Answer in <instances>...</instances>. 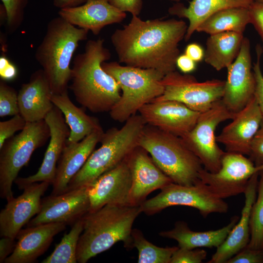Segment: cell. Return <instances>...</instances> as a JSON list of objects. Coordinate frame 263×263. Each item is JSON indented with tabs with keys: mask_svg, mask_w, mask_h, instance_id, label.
Masks as SVG:
<instances>
[{
	"mask_svg": "<svg viewBox=\"0 0 263 263\" xmlns=\"http://www.w3.org/2000/svg\"><path fill=\"white\" fill-rule=\"evenodd\" d=\"M188 27L182 20H143L132 16L128 24L115 30L111 40L119 63L155 69L165 75L176 71L179 44Z\"/></svg>",
	"mask_w": 263,
	"mask_h": 263,
	"instance_id": "cell-1",
	"label": "cell"
},
{
	"mask_svg": "<svg viewBox=\"0 0 263 263\" xmlns=\"http://www.w3.org/2000/svg\"><path fill=\"white\" fill-rule=\"evenodd\" d=\"M111 56L104 39L98 38L87 41L73 61L69 88L76 101L93 113L109 112L121 96L119 84L102 66Z\"/></svg>",
	"mask_w": 263,
	"mask_h": 263,
	"instance_id": "cell-2",
	"label": "cell"
},
{
	"mask_svg": "<svg viewBox=\"0 0 263 263\" xmlns=\"http://www.w3.org/2000/svg\"><path fill=\"white\" fill-rule=\"evenodd\" d=\"M141 212L140 206L106 205L85 214L81 218L83 229L77 246V263H86L118 242L132 249V226Z\"/></svg>",
	"mask_w": 263,
	"mask_h": 263,
	"instance_id": "cell-3",
	"label": "cell"
},
{
	"mask_svg": "<svg viewBox=\"0 0 263 263\" xmlns=\"http://www.w3.org/2000/svg\"><path fill=\"white\" fill-rule=\"evenodd\" d=\"M88 32L60 16L48 22L45 34L36 49L35 58L41 66L53 94L68 91L72 58L79 43L87 39Z\"/></svg>",
	"mask_w": 263,
	"mask_h": 263,
	"instance_id": "cell-4",
	"label": "cell"
},
{
	"mask_svg": "<svg viewBox=\"0 0 263 263\" xmlns=\"http://www.w3.org/2000/svg\"><path fill=\"white\" fill-rule=\"evenodd\" d=\"M138 146L173 183L192 186L200 179L202 162L180 137L146 124Z\"/></svg>",
	"mask_w": 263,
	"mask_h": 263,
	"instance_id": "cell-5",
	"label": "cell"
},
{
	"mask_svg": "<svg viewBox=\"0 0 263 263\" xmlns=\"http://www.w3.org/2000/svg\"><path fill=\"white\" fill-rule=\"evenodd\" d=\"M125 122L120 129L112 128L104 132L100 142L101 146L93 151L71 179L67 191L87 186L117 165L138 146L146 122L140 114H136Z\"/></svg>",
	"mask_w": 263,
	"mask_h": 263,
	"instance_id": "cell-6",
	"label": "cell"
},
{
	"mask_svg": "<svg viewBox=\"0 0 263 263\" xmlns=\"http://www.w3.org/2000/svg\"><path fill=\"white\" fill-rule=\"evenodd\" d=\"M102 66L117 81L121 91L119 100L109 112L115 121L125 122L164 93L162 80L165 75L156 70L122 65L115 61L104 62Z\"/></svg>",
	"mask_w": 263,
	"mask_h": 263,
	"instance_id": "cell-7",
	"label": "cell"
},
{
	"mask_svg": "<svg viewBox=\"0 0 263 263\" xmlns=\"http://www.w3.org/2000/svg\"><path fill=\"white\" fill-rule=\"evenodd\" d=\"M50 137L45 119L27 122L24 128L6 140L0 149V196L7 202L14 198L13 183L21 168L26 166L34 151Z\"/></svg>",
	"mask_w": 263,
	"mask_h": 263,
	"instance_id": "cell-8",
	"label": "cell"
},
{
	"mask_svg": "<svg viewBox=\"0 0 263 263\" xmlns=\"http://www.w3.org/2000/svg\"><path fill=\"white\" fill-rule=\"evenodd\" d=\"M160 190L139 206L142 212L151 215L169 207L183 206L197 209L206 218L212 213H226L228 209L224 199L212 193L200 179L192 186L171 183Z\"/></svg>",
	"mask_w": 263,
	"mask_h": 263,
	"instance_id": "cell-9",
	"label": "cell"
},
{
	"mask_svg": "<svg viewBox=\"0 0 263 263\" xmlns=\"http://www.w3.org/2000/svg\"><path fill=\"white\" fill-rule=\"evenodd\" d=\"M235 114L219 100L209 109L201 113L194 127L181 137L200 159L204 169L210 172L220 169L225 152L217 144L216 129L221 122L232 119Z\"/></svg>",
	"mask_w": 263,
	"mask_h": 263,
	"instance_id": "cell-10",
	"label": "cell"
},
{
	"mask_svg": "<svg viewBox=\"0 0 263 263\" xmlns=\"http://www.w3.org/2000/svg\"><path fill=\"white\" fill-rule=\"evenodd\" d=\"M162 82L163 94L151 102L174 100L199 113L208 110L222 99L225 85V81L217 79L199 82L193 75L176 71L165 75Z\"/></svg>",
	"mask_w": 263,
	"mask_h": 263,
	"instance_id": "cell-11",
	"label": "cell"
},
{
	"mask_svg": "<svg viewBox=\"0 0 263 263\" xmlns=\"http://www.w3.org/2000/svg\"><path fill=\"white\" fill-rule=\"evenodd\" d=\"M262 169L263 164L256 166L244 155L226 151L217 172H210L204 168L199 177L212 193L224 199L244 193L251 177Z\"/></svg>",
	"mask_w": 263,
	"mask_h": 263,
	"instance_id": "cell-12",
	"label": "cell"
},
{
	"mask_svg": "<svg viewBox=\"0 0 263 263\" xmlns=\"http://www.w3.org/2000/svg\"><path fill=\"white\" fill-rule=\"evenodd\" d=\"M250 43L244 37L236 58L226 69L224 93L221 99L233 113L242 110L254 96L256 79L251 64Z\"/></svg>",
	"mask_w": 263,
	"mask_h": 263,
	"instance_id": "cell-13",
	"label": "cell"
},
{
	"mask_svg": "<svg viewBox=\"0 0 263 263\" xmlns=\"http://www.w3.org/2000/svg\"><path fill=\"white\" fill-rule=\"evenodd\" d=\"M127 157L87 186L90 203L89 211L106 205L130 206L132 178Z\"/></svg>",
	"mask_w": 263,
	"mask_h": 263,
	"instance_id": "cell-14",
	"label": "cell"
},
{
	"mask_svg": "<svg viewBox=\"0 0 263 263\" xmlns=\"http://www.w3.org/2000/svg\"><path fill=\"white\" fill-rule=\"evenodd\" d=\"M90 210L87 186L51 194L41 200L40 211L28 222L27 227L56 222L73 225Z\"/></svg>",
	"mask_w": 263,
	"mask_h": 263,
	"instance_id": "cell-15",
	"label": "cell"
},
{
	"mask_svg": "<svg viewBox=\"0 0 263 263\" xmlns=\"http://www.w3.org/2000/svg\"><path fill=\"white\" fill-rule=\"evenodd\" d=\"M50 130L49 143L42 164L38 171L26 177H17L15 183L20 189L36 182H46L53 185L55 182L56 164L67 145L70 130L63 113L54 106L45 117Z\"/></svg>",
	"mask_w": 263,
	"mask_h": 263,
	"instance_id": "cell-16",
	"label": "cell"
},
{
	"mask_svg": "<svg viewBox=\"0 0 263 263\" xmlns=\"http://www.w3.org/2000/svg\"><path fill=\"white\" fill-rule=\"evenodd\" d=\"M50 183H34L23 188V193L17 198L7 201L0 213V235L14 239L31 218L40 211L41 197Z\"/></svg>",
	"mask_w": 263,
	"mask_h": 263,
	"instance_id": "cell-17",
	"label": "cell"
},
{
	"mask_svg": "<svg viewBox=\"0 0 263 263\" xmlns=\"http://www.w3.org/2000/svg\"><path fill=\"white\" fill-rule=\"evenodd\" d=\"M138 112L146 124L180 137L194 127L201 113L174 100L151 102Z\"/></svg>",
	"mask_w": 263,
	"mask_h": 263,
	"instance_id": "cell-18",
	"label": "cell"
},
{
	"mask_svg": "<svg viewBox=\"0 0 263 263\" xmlns=\"http://www.w3.org/2000/svg\"><path fill=\"white\" fill-rule=\"evenodd\" d=\"M149 155L145 150L138 146L127 158L132 178L130 206H139L150 193L173 183Z\"/></svg>",
	"mask_w": 263,
	"mask_h": 263,
	"instance_id": "cell-19",
	"label": "cell"
},
{
	"mask_svg": "<svg viewBox=\"0 0 263 263\" xmlns=\"http://www.w3.org/2000/svg\"><path fill=\"white\" fill-rule=\"evenodd\" d=\"M263 118L255 96L247 104L236 113L232 121L216 136L226 151L249 155L253 139Z\"/></svg>",
	"mask_w": 263,
	"mask_h": 263,
	"instance_id": "cell-20",
	"label": "cell"
},
{
	"mask_svg": "<svg viewBox=\"0 0 263 263\" xmlns=\"http://www.w3.org/2000/svg\"><path fill=\"white\" fill-rule=\"evenodd\" d=\"M58 16L71 24L97 35L104 27L122 22L126 14L108 0H88L79 6L60 9Z\"/></svg>",
	"mask_w": 263,
	"mask_h": 263,
	"instance_id": "cell-21",
	"label": "cell"
},
{
	"mask_svg": "<svg viewBox=\"0 0 263 263\" xmlns=\"http://www.w3.org/2000/svg\"><path fill=\"white\" fill-rule=\"evenodd\" d=\"M65 223H50L29 226L18 234L13 251L5 263H31L43 254L55 236L66 228Z\"/></svg>",
	"mask_w": 263,
	"mask_h": 263,
	"instance_id": "cell-22",
	"label": "cell"
},
{
	"mask_svg": "<svg viewBox=\"0 0 263 263\" xmlns=\"http://www.w3.org/2000/svg\"><path fill=\"white\" fill-rule=\"evenodd\" d=\"M97 129L78 142L67 144L58 161L51 195L67 191L71 179L84 165L104 133Z\"/></svg>",
	"mask_w": 263,
	"mask_h": 263,
	"instance_id": "cell-23",
	"label": "cell"
},
{
	"mask_svg": "<svg viewBox=\"0 0 263 263\" xmlns=\"http://www.w3.org/2000/svg\"><path fill=\"white\" fill-rule=\"evenodd\" d=\"M259 176L258 172L249 179L244 193L245 201L241 216L207 263H226L248 245L250 238V212L256 198Z\"/></svg>",
	"mask_w": 263,
	"mask_h": 263,
	"instance_id": "cell-24",
	"label": "cell"
},
{
	"mask_svg": "<svg viewBox=\"0 0 263 263\" xmlns=\"http://www.w3.org/2000/svg\"><path fill=\"white\" fill-rule=\"evenodd\" d=\"M53 94L43 70L35 71L18 92L19 114L27 122L44 119L55 106L51 100Z\"/></svg>",
	"mask_w": 263,
	"mask_h": 263,
	"instance_id": "cell-25",
	"label": "cell"
},
{
	"mask_svg": "<svg viewBox=\"0 0 263 263\" xmlns=\"http://www.w3.org/2000/svg\"><path fill=\"white\" fill-rule=\"evenodd\" d=\"M239 219L238 216H234L227 225L220 229L198 232L191 230L186 222L178 221L172 229L162 231L159 234L163 237L175 240L180 248H217L225 241Z\"/></svg>",
	"mask_w": 263,
	"mask_h": 263,
	"instance_id": "cell-26",
	"label": "cell"
},
{
	"mask_svg": "<svg viewBox=\"0 0 263 263\" xmlns=\"http://www.w3.org/2000/svg\"><path fill=\"white\" fill-rule=\"evenodd\" d=\"M254 0H192L188 7L177 3L170 7V14L189 21L185 40H189L198 26L207 18L221 10L232 7L249 8Z\"/></svg>",
	"mask_w": 263,
	"mask_h": 263,
	"instance_id": "cell-27",
	"label": "cell"
},
{
	"mask_svg": "<svg viewBox=\"0 0 263 263\" xmlns=\"http://www.w3.org/2000/svg\"><path fill=\"white\" fill-rule=\"evenodd\" d=\"M51 100L63 113L70 130L67 144L78 142L92 133L102 128L97 118L87 114L71 100L68 91L61 94H53Z\"/></svg>",
	"mask_w": 263,
	"mask_h": 263,
	"instance_id": "cell-28",
	"label": "cell"
},
{
	"mask_svg": "<svg viewBox=\"0 0 263 263\" xmlns=\"http://www.w3.org/2000/svg\"><path fill=\"white\" fill-rule=\"evenodd\" d=\"M243 34L225 32L210 35L206 41L204 59L217 71L227 68L238 56Z\"/></svg>",
	"mask_w": 263,
	"mask_h": 263,
	"instance_id": "cell-29",
	"label": "cell"
},
{
	"mask_svg": "<svg viewBox=\"0 0 263 263\" xmlns=\"http://www.w3.org/2000/svg\"><path fill=\"white\" fill-rule=\"evenodd\" d=\"M251 23L249 8L237 7L218 11L205 19L196 32L212 35L225 32L243 34Z\"/></svg>",
	"mask_w": 263,
	"mask_h": 263,
	"instance_id": "cell-30",
	"label": "cell"
},
{
	"mask_svg": "<svg viewBox=\"0 0 263 263\" xmlns=\"http://www.w3.org/2000/svg\"><path fill=\"white\" fill-rule=\"evenodd\" d=\"M83 229L81 218L72 225L69 233L64 235L54 251L44 259L42 263H76V249L79 237Z\"/></svg>",
	"mask_w": 263,
	"mask_h": 263,
	"instance_id": "cell-31",
	"label": "cell"
},
{
	"mask_svg": "<svg viewBox=\"0 0 263 263\" xmlns=\"http://www.w3.org/2000/svg\"><path fill=\"white\" fill-rule=\"evenodd\" d=\"M133 247L138 252V263H170L171 257L178 246L161 247L148 241L142 232L132 229Z\"/></svg>",
	"mask_w": 263,
	"mask_h": 263,
	"instance_id": "cell-32",
	"label": "cell"
},
{
	"mask_svg": "<svg viewBox=\"0 0 263 263\" xmlns=\"http://www.w3.org/2000/svg\"><path fill=\"white\" fill-rule=\"evenodd\" d=\"M258 196L251 210L249 226L250 238L247 247L263 249V169L259 171Z\"/></svg>",
	"mask_w": 263,
	"mask_h": 263,
	"instance_id": "cell-33",
	"label": "cell"
},
{
	"mask_svg": "<svg viewBox=\"0 0 263 263\" xmlns=\"http://www.w3.org/2000/svg\"><path fill=\"white\" fill-rule=\"evenodd\" d=\"M8 30L14 32L21 25L28 0H0Z\"/></svg>",
	"mask_w": 263,
	"mask_h": 263,
	"instance_id": "cell-34",
	"label": "cell"
},
{
	"mask_svg": "<svg viewBox=\"0 0 263 263\" xmlns=\"http://www.w3.org/2000/svg\"><path fill=\"white\" fill-rule=\"evenodd\" d=\"M19 114L18 93L5 81H0V117Z\"/></svg>",
	"mask_w": 263,
	"mask_h": 263,
	"instance_id": "cell-35",
	"label": "cell"
},
{
	"mask_svg": "<svg viewBox=\"0 0 263 263\" xmlns=\"http://www.w3.org/2000/svg\"><path fill=\"white\" fill-rule=\"evenodd\" d=\"M27 122L20 114L13 116L11 119L0 122V149L5 141L14 136L18 131H22Z\"/></svg>",
	"mask_w": 263,
	"mask_h": 263,
	"instance_id": "cell-36",
	"label": "cell"
},
{
	"mask_svg": "<svg viewBox=\"0 0 263 263\" xmlns=\"http://www.w3.org/2000/svg\"><path fill=\"white\" fill-rule=\"evenodd\" d=\"M206 251L199 248L178 247L173 253L170 263H201L205 260Z\"/></svg>",
	"mask_w": 263,
	"mask_h": 263,
	"instance_id": "cell-37",
	"label": "cell"
},
{
	"mask_svg": "<svg viewBox=\"0 0 263 263\" xmlns=\"http://www.w3.org/2000/svg\"><path fill=\"white\" fill-rule=\"evenodd\" d=\"M256 51V60L253 67V71L256 79V89L254 96L263 117V74L261 67V57L263 50L260 45H257Z\"/></svg>",
	"mask_w": 263,
	"mask_h": 263,
	"instance_id": "cell-38",
	"label": "cell"
},
{
	"mask_svg": "<svg viewBox=\"0 0 263 263\" xmlns=\"http://www.w3.org/2000/svg\"><path fill=\"white\" fill-rule=\"evenodd\" d=\"M226 263H263V249H251L246 246Z\"/></svg>",
	"mask_w": 263,
	"mask_h": 263,
	"instance_id": "cell-39",
	"label": "cell"
},
{
	"mask_svg": "<svg viewBox=\"0 0 263 263\" xmlns=\"http://www.w3.org/2000/svg\"><path fill=\"white\" fill-rule=\"evenodd\" d=\"M249 156L256 166L263 164V118L252 141Z\"/></svg>",
	"mask_w": 263,
	"mask_h": 263,
	"instance_id": "cell-40",
	"label": "cell"
},
{
	"mask_svg": "<svg viewBox=\"0 0 263 263\" xmlns=\"http://www.w3.org/2000/svg\"><path fill=\"white\" fill-rule=\"evenodd\" d=\"M251 23L260 35L263 43V3L253 1L249 7Z\"/></svg>",
	"mask_w": 263,
	"mask_h": 263,
	"instance_id": "cell-41",
	"label": "cell"
},
{
	"mask_svg": "<svg viewBox=\"0 0 263 263\" xmlns=\"http://www.w3.org/2000/svg\"><path fill=\"white\" fill-rule=\"evenodd\" d=\"M113 6L123 12H129L132 16L140 14L143 5L142 0H108Z\"/></svg>",
	"mask_w": 263,
	"mask_h": 263,
	"instance_id": "cell-42",
	"label": "cell"
},
{
	"mask_svg": "<svg viewBox=\"0 0 263 263\" xmlns=\"http://www.w3.org/2000/svg\"><path fill=\"white\" fill-rule=\"evenodd\" d=\"M17 69L12 63L4 56L0 57V76L4 81L12 80L17 75Z\"/></svg>",
	"mask_w": 263,
	"mask_h": 263,
	"instance_id": "cell-43",
	"label": "cell"
},
{
	"mask_svg": "<svg viewBox=\"0 0 263 263\" xmlns=\"http://www.w3.org/2000/svg\"><path fill=\"white\" fill-rule=\"evenodd\" d=\"M16 245L15 239L2 237L0 240V263H4L5 259L11 254Z\"/></svg>",
	"mask_w": 263,
	"mask_h": 263,
	"instance_id": "cell-44",
	"label": "cell"
},
{
	"mask_svg": "<svg viewBox=\"0 0 263 263\" xmlns=\"http://www.w3.org/2000/svg\"><path fill=\"white\" fill-rule=\"evenodd\" d=\"M196 62L186 54L179 55L176 60V67L184 74H188L196 69Z\"/></svg>",
	"mask_w": 263,
	"mask_h": 263,
	"instance_id": "cell-45",
	"label": "cell"
},
{
	"mask_svg": "<svg viewBox=\"0 0 263 263\" xmlns=\"http://www.w3.org/2000/svg\"><path fill=\"white\" fill-rule=\"evenodd\" d=\"M205 51L202 47L196 43L188 45L185 50V54L195 62H199L204 58Z\"/></svg>",
	"mask_w": 263,
	"mask_h": 263,
	"instance_id": "cell-46",
	"label": "cell"
},
{
	"mask_svg": "<svg viewBox=\"0 0 263 263\" xmlns=\"http://www.w3.org/2000/svg\"><path fill=\"white\" fill-rule=\"evenodd\" d=\"M88 0H53L54 5L60 9L79 6Z\"/></svg>",
	"mask_w": 263,
	"mask_h": 263,
	"instance_id": "cell-47",
	"label": "cell"
},
{
	"mask_svg": "<svg viewBox=\"0 0 263 263\" xmlns=\"http://www.w3.org/2000/svg\"><path fill=\"white\" fill-rule=\"evenodd\" d=\"M254 1L263 3V0H254Z\"/></svg>",
	"mask_w": 263,
	"mask_h": 263,
	"instance_id": "cell-48",
	"label": "cell"
},
{
	"mask_svg": "<svg viewBox=\"0 0 263 263\" xmlns=\"http://www.w3.org/2000/svg\"><path fill=\"white\" fill-rule=\"evenodd\" d=\"M170 0L176 1V2H179L180 1V0Z\"/></svg>",
	"mask_w": 263,
	"mask_h": 263,
	"instance_id": "cell-49",
	"label": "cell"
}]
</instances>
